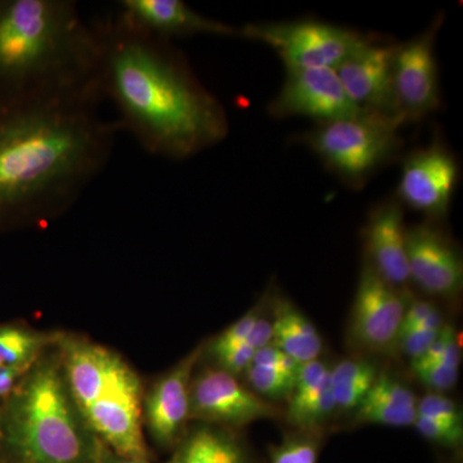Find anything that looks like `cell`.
Wrapping results in <instances>:
<instances>
[{
  "label": "cell",
  "mask_w": 463,
  "mask_h": 463,
  "mask_svg": "<svg viewBox=\"0 0 463 463\" xmlns=\"http://www.w3.org/2000/svg\"><path fill=\"white\" fill-rule=\"evenodd\" d=\"M404 312L398 288L365 261L353 307L352 335L356 343L371 350L389 349L398 341Z\"/></svg>",
  "instance_id": "13"
},
{
  "label": "cell",
  "mask_w": 463,
  "mask_h": 463,
  "mask_svg": "<svg viewBox=\"0 0 463 463\" xmlns=\"http://www.w3.org/2000/svg\"><path fill=\"white\" fill-rule=\"evenodd\" d=\"M99 444L71 397L56 343L0 407V463H97Z\"/></svg>",
  "instance_id": "4"
},
{
  "label": "cell",
  "mask_w": 463,
  "mask_h": 463,
  "mask_svg": "<svg viewBox=\"0 0 463 463\" xmlns=\"http://www.w3.org/2000/svg\"><path fill=\"white\" fill-rule=\"evenodd\" d=\"M443 364L459 368L461 346H459L458 340H457L455 328L450 327V326H444L430 349L421 358L412 362V364Z\"/></svg>",
  "instance_id": "28"
},
{
  "label": "cell",
  "mask_w": 463,
  "mask_h": 463,
  "mask_svg": "<svg viewBox=\"0 0 463 463\" xmlns=\"http://www.w3.org/2000/svg\"><path fill=\"white\" fill-rule=\"evenodd\" d=\"M250 41L269 45L286 70L334 69L373 38L345 27L318 23L250 24L239 30Z\"/></svg>",
  "instance_id": "7"
},
{
  "label": "cell",
  "mask_w": 463,
  "mask_h": 463,
  "mask_svg": "<svg viewBox=\"0 0 463 463\" xmlns=\"http://www.w3.org/2000/svg\"><path fill=\"white\" fill-rule=\"evenodd\" d=\"M251 364L258 365V367L270 368V370L279 371V373L294 377H297L298 368H300V364H298L294 359L289 358L288 354H285L281 349L274 346L273 344L257 350Z\"/></svg>",
  "instance_id": "33"
},
{
  "label": "cell",
  "mask_w": 463,
  "mask_h": 463,
  "mask_svg": "<svg viewBox=\"0 0 463 463\" xmlns=\"http://www.w3.org/2000/svg\"><path fill=\"white\" fill-rule=\"evenodd\" d=\"M410 281L434 297L453 298L461 292L463 263L456 246L430 223L407 230Z\"/></svg>",
  "instance_id": "14"
},
{
  "label": "cell",
  "mask_w": 463,
  "mask_h": 463,
  "mask_svg": "<svg viewBox=\"0 0 463 463\" xmlns=\"http://www.w3.org/2000/svg\"><path fill=\"white\" fill-rule=\"evenodd\" d=\"M71 397L90 430L118 455L151 462L143 428L142 379L111 347L61 332L57 341Z\"/></svg>",
  "instance_id": "5"
},
{
  "label": "cell",
  "mask_w": 463,
  "mask_h": 463,
  "mask_svg": "<svg viewBox=\"0 0 463 463\" xmlns=\"http://www.w3.org/2000/svg\"><path fill=\"white\" fill-rule=\"evenodd\" d=\"M248 388L267 402L288 401L294 392L295 379L289 374L250 364L245 371Z\"/></svg>",
  "instance_id": "24"
},
{
  "label": "cell",
  "mask_w": 463,
  "mask_h": 463,
  "mask_svg": "<svg viewBox=\"0 0 463 463\" xmlns=\"http://www.w3.org/2000/svg\"><path fill=\"white\" fill-rule=\"evenodd\" d=\"M417 416L463 426L462 412L458 405L440 392H431L417 402Z\"/></svg>",
  "instance_id": "29"
},
{
  "label": "cell",
  "mask_w": 463,
  "mask_h": 463,
  "mask_svg": "<svg viewBox=\"0 0 463 463\" xmlns=\"http://www.w3.org/2000/svg\"><path fill=\"white\" fill-rule=\"evenodd\" d=\"M272 331L273 345L298 364L317 361L321 355L323 344L316 326L286 298L274 304Z\"/></svg>",
  "instance_id": "19"
},
{
  "label": "cell",
  "mask_w": 463,
  "mask_h": 463,
  "mask_svg": "<svg viewBox=\"0 0 463 463\" xmlns=\"http://www.w3.org/2000/svg\"><path fill=\"white\" fill-rule=\"evenodd\" d=\"M414 428L421 437L437 446L457 449L463 441V426L450 425V423L435 421L417 416Z\"/></svg>",
  "instance_id": "30"
},
{
  "label": "cell",
  "mask_w": 463,
  "mask_h": 463,
  "mask_svg": "<svg viewBox=\"0 0 463 463\" xmlns=\"http://www.w3.org/2000/svg\"><path fill=\"white\" fill-rule=\"evenodd\" d=\"M440 331L414 328V330L405 331L399 335L398 341L404 354L410 356L411 361L413 362L421 358L430 349Z\"/></svg>",
  "instance_id": "34"
},
{
  "label": "cell",
  "mask_w": 463,
  "mask_h": 463,
  "mask_svg": "<svg viewBox=\"0 0 463 463\" xmlns=\"http://www.w3.org/2000/svg\"><path fill=\"white\" fill-rule=\"evenodd\" d=\"M33 365L0 368V407L14 394V390L20 385L21 381L24 380Z\"/></svg>",
  "instance_id": "35"
},
{
  "label": "cell",
  "mask_w": 463,
  "mask_h": 463,
  "mask_svg": "<svg viewBox=\"0 0 463 463\" xmlns=\"http://www.w3.org/2000/svg\"><path fill=\"white\" fill-rule=\"evenodd\" d=\"M96 30L75 2H0V96L96 88Z\"/></svg>",
  "instance_id": "3"
},
{
  "label": "cell",
  "mask_w": 463,
  "mask_h": 463,
  "mask_svg": "<svg viewBox=\"0 0 463 463\" xmlns=\"http://www.w3.org/2000/svg\"><path fill=\"white\" fill-rule=\"evenodd\" d=\"M458 182L455 156L440 142L414 151L404 161L398 185V201L438 219L447 214Z\"/></svg>",
  "instance_id": "12"
},
{
  "label": "cell",
  "mask_w": 463,
  "mask_h": 463,
  "mask_svg": "<svg viewBox=\"0 0 463 463\" xmlns=\"http://www.w3.org/2000/svg\"><path fill=\"white\" fill-rule=\"evenodd\" d=\"M361 111L334 69L288 70L281 91L269 106L274 118L304 116L318 125L352 118Z\"/></svg>",
  "instance_id": "11"
},
{
  "label": "cell",
  "mask_w": 463,
  "mask_h": 463,
  "mask_svg": "<svg viewBox=\"0 0 463 463\" xmlns=\"http://www.w3.org/2000/svg\"><path fill=\"white\" fill-rule=\"evenodd\" d=\"M167 463H254L236 430L196 423L175 447Z\"/></svg>",
  "instance_id": "18"
},
{
  "label": "cell",
  "mask_w": 463,
  "mask_h": 463,
  "mask_svg": "<svg viewBox=\"0 0 463 463\" xmlns=\"http://www.w3.org/2000/svg\"><path fill=\"white\" fill-rule=\"evenodd\" d=\"M118 14L128 23L156 38L205 35H239V29L203 16L182 0H121Z\"/></svg>",
  "instance_id": "16"
},
{
  "label": "cell",
  "mask_w": 463,
  "mask_h": 463,
  "mask_svg": "<svg viewBox=\"0 0 463 463\" xmlns=\"http://www.w3.org/2000/svg\"><path fill=\"white\" fill-rule=\"evenodd\" d=\"M259 317H260L259 307H252L245 316L241 317L236 322L228 326L225 330L210 341L207 345L203 344V356L212 358V356L219 354V353L224 352V350L230 349V347L248 343L246 340H248L250 332H251L252 327L257 323Z\"/></svg>",
  "instance_id": "26"
},
{
  "label": "cell",
  "mask_w": 463,
  "mask_h": 463,
  "mask_svg": "<svg viewBox=\"0 0 463 463\" xmlns=\"http://www.w3.org/2000/svg\"><path fill=\"white\" fill-rule=\"evenodd\" d=\"M330 373L337 410L346 412H355L379 376L376 365L362 359L341 361Z\"/></svg>",
  "instance_id": "21"
},
{
  "label": "cell",
  "mask_w": 463,
  "mask_h": 463,
  "mask_svg": "<svg viewBox=\"0 0 463 463\" xmlns=\"http://www.w3.org/2000/svg\"><path fill=\"white\" fill-rule=\"evenodd\" d=\"M321 437L317 431H298L270 447L269 463H318Z\"/></svg>",
  "instance_id": "23"
},
{
  "label": "cell",
  "mask_w": 463,
  "mask_h": 463,
  "mask_svg": "<svg viewBox=\"0 0 463 463\" xmlns=\"http://www.w3.org/2000/svg\"><path fill=\"white\" fill-rule=\"evenodd\" d=\"M443 16L421 35L399 44L392 63L395 108L405 121H416L440 105L434 45Z\"/></svg>",
  "instance_id": "10"
},
{
  "label": "cell",
  "mask_w": 463,
  "mask_h": 463,
  "mask_svg": "<svg viewBox=\"0 0 463 463\" xmlns=\"http://www.w3.org/2000/svg\"><path fill=\"white\" fill-rule=\"evenodd\" d=\"M100 443V441H99ZM97 463H151L146 461H139V459L128 458L115 453L114 450L109 449L108 447L99 444V457H97Z\"/></svg>",
  "instance_id": "38"
},
{
  "label": "cell",
  "mask_w": 463,
  "mask_h": 463,
  "mask_svg": "<svg viewBox=\"0 0 463 463\" xmlns=\"http://www.w3.org/2000/svg\"><path fill=\"white\" fill-rule=\"evenodd\" d=\"M337 410L332 390L331 373L301 397L288 399L286 420L298 431H317Z\"/></svg>",
  "instance_id": "22"
},
{
  "label": "cell",
  "mask_w": 463,
  "mask_h": 463,
  "mask_svg": "<svg viewBox=\"0 0 463 463\" xmlns=\"http://www.w3.org/2000/svg\"><path fill=\"white\" fill-rule=\"evenodd\" d=\"M61 332H42L20 323L0 325V368L33 365L60 339Z\"/></svg>",
  "instance_id": "20"
},
{
  "label": "cell",
  "mask_w": 463,
  "mask_h": 463,
  "mask_svg": "<svg viewBox=\"0 0 463 463\" xmlns=\"http://www.w3.org/2000/svg\"><path fill=\"white\" fill-rule=\"evenodd\" d=\"M94 85L118 111L120 130L148 154L185 160L224 141L227 112L172 42L115 14L93 24Z\"/></svg>",
  "instance_id": "2"
},
{
  "label": "cell",
  "mask_w": 463,
  "mask_h": 463,
  "mask_svg": "<svg viewBox=\"0 0 463 463\" xmlns=\"http://www.w3.org/2000/svg\"><path fill=\"white\" fill-rule=\"evenodd\" d=\"M257 350L249 345L248 343L241 344V345L230 347L224 352L219 353L212 356L214 362V367L221 368L225 373L234 374L239 377L240 374L245 373Z\"/></svg>",
  "instance_id": "32"
},
{
  "label": "cell",
  "mask_w": 463,
  "mask_h": 463,
  "mask_svg": "<svg viewBox=\"0 0 463 463\" xmlns=\"http://www.w3.org/2000/svg\"><path fill=\"white\" fill-rule=\"evenodd\" d=\"M435 309H437V307L430 303V301H413L411 306L405 307L403 323H402L401 331L405 330V328L412 327V326L421 322L423 318L431 315ZM399 334H401V332H399Z\"/></svg>",
  "instance_id": "36"
},
{
  "label": "cell",
  "mask_w": 463,
  "mask_h": 463,
  "mask_svg": "<svg viewBox=\"0 0 463 463\" xmlns=\"http://www.w3.org/2000/svg\"><path fill=\"white\" fill-rule=\"evenodd\" d=\"M356 421L373 423V425L405 428L413 426L417 419V410H395L385 405L367 403L364 402L355 410Z\"/></svg>",
  "instance_id": "27"
},
{
  "label": "cell",
  "mask_w": 463,
  "mask_h": 463,
  "mask_svg": "<svg viewBox=\"0 0 463 463\" xmlns=\"http://www.w3.org/2000/svg\"><path fill=\"white\" fill-rule=\"evenodd\" d=\"M364 402L385 405L395 410H417V399L412 390L386 373H379ZM362 402V403H364Z\"/></svg>",
  "instance_id": "25"
},
{
  "label": "cell",
  "mask_w": 463,
  "mask_h": 463,
  "mask_svg": "<svg viewBox=\"0 0 463 463\" xmlns=\"http://www.w3.org/2000/svg\"><path fill=\"white\" fill-rule=\"evenodd\" d=\"M398 45L371 39L336 69L349 99L361 109L399 115L392 88V63Z\"/></svg>",
  "instance_id": "15"
},
{
  "label": "cell",
  "mask_w": 463,
  "mask_h": 463,
  "mask_svg": "<svg viewBox=\"0 0 463 463\" xmlns=\"http://www.w3.org/2000/svg\"><path fill=\"white\" fill-rule=\"evenodd\" d=\"M367 263L395 288L410 281L407 228L398 200L383 201L368 216L364 230Z\"/></svg>",
  "instance_id": "17"
},
{
  "label": "cell",
  "mask_w": 463,
  "mask_h": 463,
  "mask_svg": "<svg viewBox=\"0 0 463 463\" xmlns=\"http://www.w3.org/2000/svg\"><path fill=\"white\" fill-rule=\"evenodd\" d=\"M277 414L272 403L258 397L234 374L214 365L194 374L191 421L237 430Z\"/></svg>",
  "instance_id": "8"
},
{
  "label": "cell",
  "mask_w": 463,
  "mask_h": 463,
  "mask_svg": "<svg viewBox=\"0 0 463 463\" xmlns=\"http://www.w3.org/2000/svg\"><path fill=\"white\" fill-rule=\"evenodd\" d=\"M96 88L0 96V231L69 212L108 166L120 127Z\"/></svg>",
  "instance_id": "1"
},
{
  "label": "cell",
  "mask_w": 463,
  "mask_h": 463,
  "mask_svg": "<svg viewBox=\"0 0 463 463\" xmlns=\"http://www.w3.org/2000/svg\"><path fill=\"white\" fill-rule=\"evenodd\" d=\"M412 370L423 385L435 392L455 388L459 377V368L443 364H412Z\"/></svg>",
  "instance_id": "31"
},
{
  "label": "cell",
  "mask_w": 463,
  "mask_h": 463,
  "mask_svg": "<svg viewBox=\"0 0 463 463\" xmlns=\"http://www.w3.org/2000/svg\"><path fill=\"white\" fill-rule=\"evenodd\" d=\"M203 352V344L145 390L143 428L160 449L173 452L190 429L191 383Z\"/></svg>",
  "instance_id": "9"
},
{
  "label": "cell",
  "mask_w": 463,
  "mask_h": 463,
  "mask_svg": "<svg viewBox=\"0 0 463 463\" xmlns=\"http://www.w3.org/2000/svg\"><path fill=\"white\" fill-rule=\"evenodd\" d=\"M272 322L259 317L257 323H255L246 341H248L250 346L254 347L255 350H259L261 349V347L272 344Z\"/></svg>",
  "instance_id": "37"
},
{
  "label": "cell",
  "mask_w": 463,
  "mask_h": 463,
  "mask_svg": "<svg viewBox=\"0 0 463 463\" xmlns=\"http://www.w3.org/2000/svg\"><path fill=\"white\" fill-rule=\"evenodd\" d=\"M403 116L362 109L358 115L319 124L304 141L328 169L353 185L367 181L374 170L394 156Z\"/></svg>",
  "instance_id": "6"
}]
</instances>
